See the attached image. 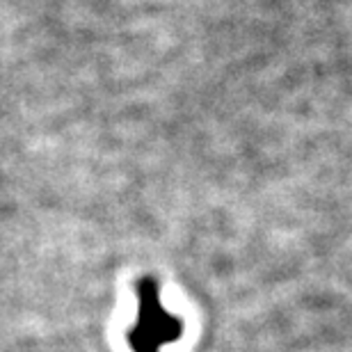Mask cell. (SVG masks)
Masks as SVG:
<instances>
[{
  "mask_svg": "<svg viewBox=\"0 0 352 352\" xmlns=\"http://www.w3.org/2000/svg\"><path fill=\"white\" fill-rule=\"evenodd\" d=\"M138 322L126 334L133 352H160L167 343L181 339L183 322L170 314L160 302V288L156 277L138 279Z\"/></svg>",
  "mask_w": 352,
  "mask_h": 352,
  "instance_id": "cell-1",
  "label": "cell"
}]
</instances>
